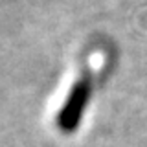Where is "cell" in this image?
Listing matches in <instances>:
<instances>
[{"mask_svg": "<svg viewBox=\"0 0 147 147\" xmlns=\"http://www.w3.org/2000/svg\"><path fill=\"white\" fill-rule=\"evenodd\" d=\"M88 99H90V79L85 76L72 86L70 94H68L61 112L57 116V125L61 127V131L64 132L76 131L83 118Z\"/></svg>", "mask_w": 147, "mask_h": 147, "instance_id": "6da1fadb", "label": "cell"}]
</instances>
